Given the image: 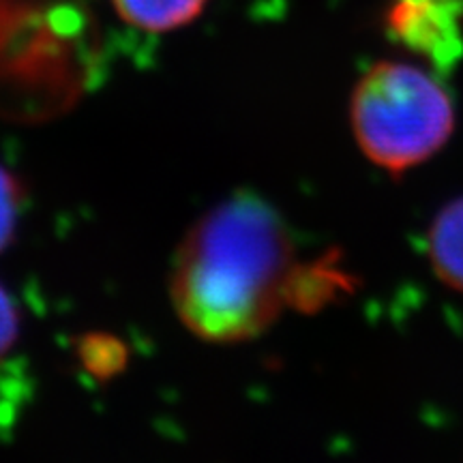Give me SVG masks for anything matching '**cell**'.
Masks as SVG:
<instances>
[{
    "label": "cell",
    "mask_w": 463,
    "mask_h": 463,
    "mask_svg": "<svg viewBox=\"0 0 463 463\" xmlns=\"http://www.w3.org/2000/svg\"><path fill=\"white\" fill-rule=\"evenodd\" d=\"M386 31L433 69H453L463 56V0H395Z\"/></svg>",
    "instance_id": "cell-4"
},
{
    "label": "cell",
    "mask_w": 463,
    "mask_h": 463,
    "mask_svg": "<svg viewBox=\"0 0 463 463\" xmlns=\"http://www.w3.org/2000/svg\"><path fill=\"white\" fill-rule=\"evenodd\" d=\"M292 234L269 202L236 194L206 213L178 247L170 297L178 320L208 344H241L298 305Z\"/></svg>",
    "instance_id": "cell-1"
},
{
    "label": "cell",
    "mask_w": 463,
    "mask_h": 463,
    "mask_svg": "<svg viewBox=\"0 0 463 463\" xmlns=\"http://www.w3.org/2000/svg\"><path fill=\"white\" fill-rule=\"evenodd\" d=\"M22 204H24V191L20 181L0 165V251L14 241Z\"/></svg>",
    "instance_id": "cell-7"
},
{
    "label": "cell",
    "mask_w": 463,
    "mask_h": 463,
    "mask_svg": "<svg viewBox=\"0 0 463 463\" xmlns=\"http://www.w3.org/2000/svg\"><path fill=\"white\" fill-rule=\"evenodd\" d=\"M120 20L146 33H170L200 17L208 0H108Z\"/></svg>",
    "instance_id": "cell-6"
},
{
    "label": "cell",
    "mask_w": 463,
    "mask_h": 463,
    "mask_svg": "<svg viewBox=\"0 0 463 463\" xmlns=\"http://www.w3.org/2000/svg\"><path fill=\"white\" fill-rule=\"evenodd\" d=\"M17 335H20V314H17L15 300L0 286V358L9 354Z\"/></svg>",
    "instance_id": "cell-8"
},
{
    "label": "cell",
    "mask_w": 463,
    "mask_h": 463,
    "mask_svg": "<svg viewBox=\"0 0 463 463\" xmlns=\"http://www.w3.org/2000/svg\"><path fill=\"white\" fill-rule=\"evenodd\" d=\"M427 258L433 275L463 294V195L438 211L427 234Z\"/></svg>",
    "instance_id": "cell-5"
},
{
    "label": "cell",
    "mask_w": 463,
    "mask_h": 463,
    "mask_svg": "<svg viewBox=\"0 0 463 463\" xmlns=\"http://www.w3.org/2000/svg\"><path fill=\"white\" fill-rule=\"evenodd\" d=\"M350 127L364 157L397 176L447 146L455 106L433 73L412 62L380 61L352 90Z\"/></svg>",
    "instance_id": "cell-3"
},
{
    "label": "cell",
    "mask_w": 463,
    "mask_h": 463,
    "mask_svg": "<svg viewBox=\"0 0 463 463\" xmlns=\"http://www.w3.org/2000/svg\"><path fill=\"white\" fill-rule=\"evenodd\" d=\"M97 52L84 0H0V114L62 112L84 92Z\"/></svg>",
    "instance_id": "cell-2"
}]
</instances>
